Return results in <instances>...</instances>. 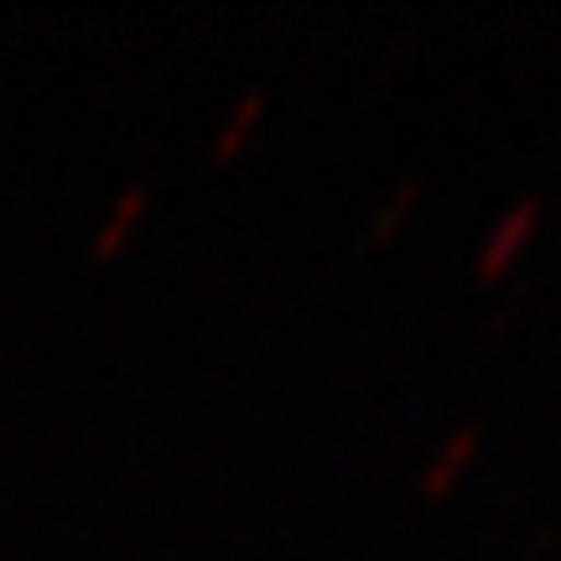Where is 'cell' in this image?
Returning <instances> with one entry per match:
<instances>
[{
    "label": "cell",
    "instance_id": "obj_4",
    "mask_svg": "<svg viewBox=\"0 0 561 561\" xmlns=\"http://www.w3.org/2000/svg\"><path fill=\"white\" fill-rule=\"evenodd\" d=\"M261 110H265V89H250V94H240V104L229 110V121H224L219 136H214V161H229L234 151H240V140L255 130Z\"/></svg>",
    "mask_w": 561,
    "mask_h": 561
},
{
    "label": "cell",
    "instance_id": "obj_5",
    "mask_svg": "<svg viewBox=\"0 0 561 561\" xmlns=\"http://www.w3.org/2000/svg\"><path fill=\"white\" fill-rule=\"evenodd\" d=\"M421 193H426V182H421V178H405L401 187H396V193L385 198V208H380V214L369 219V229H364V234H369V244L390 240V234H396V229H401V224H405V214H411V208H416V203H421Z\"/></svg>",
    "mask_w": 561,
    "mask_h": 561
},
{
    "label": "cell",
    "instance_id": "obj_2",
    "mask_svg": "<svg viewBox=\"0 0 561 561\" xmlns=\"http://www.w3.org/2000/svg\"><path fill=\"white\" fill-rule=\"evenodd\" d=\"M473 447H479V426H458V432L442 442L432 458L421 462V473H416V489H421V494H426V500H442V494L453 489V479H458L462 468H468Z\"/></svg>",
    "mask_w": 561,
    "mask_h": 561
},
{
    "label": "cell",
    "instance_id": "obj_1",
    "mask_svg": "<svg viewBox=\"0 0 561 561\" xmlns=\"http://www.w3.org/2000/svg\"><path fill=\"white\" fill-rule=\"evenodd\" d=\"M541 208L546 198L541 193H525L515 208H504L500 224L483 234V250H479V280H500L510 265H515V255L525 250V240L536 234V224H541Z\"/></svg>",
    "mask_w": 561,
    "mask_h": 561
},
{
    "label": "cell",
    "instance_id": "obj_3",
    "mask_svg": "<svg viewBox=\"0 0 561 561\" xmlns=\"http://www.w3.org/2000/svg\"><path fill=\"white\" fill-rule=\"evenodd\" d=\"M146 203H151V193L146 187H125L121 198H115V208H110V219H104V229L94 234V255H115L125 244V234L140 224V214H146Z\"/></svg>",
    "mask_w": 561,
    "mask_h": 561
},
{
    "label": "cell",
    "instance_id": "obj_6",
    "mask_svg": "<svg viewBox=\"0 0 561 561\" xmlns=\"http://www.w3.org/2000/svg\"><path fill=\"white\" fill-rule=\"evenodd\" d=\"M551 541H557V530H551V525H546V530H536V536H530V546H525V557H520V561L546 557V551H551Z\"/></svg>",
    "mask_w": 561,
    "mask_h": 561
},
{
    "label": "cell",
    "instance_id": "obj_7",
    "mask_svg": "<svg viewBox=\"0 0 561 561\" xmlns=\"http://www.w3.org/2000/svg\"><path fill=\"white\" fill-rule=\"evenodd\" d=\"M510 318H515V301H504L500 312H489V339H500L504 328H510Z\"/></svg>",
    "mask_w": 561,
    "mask_h": 561
}]
</instances>
